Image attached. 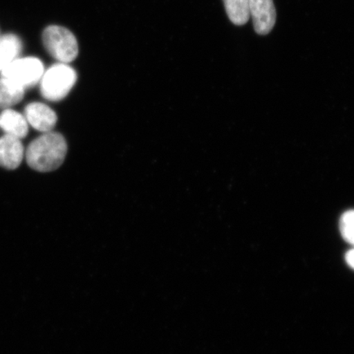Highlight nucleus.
<instances>
[{
    "label": "nucleus",
    "instance_id": "f8f14e48",
    "mask_svg": "<svg viewBox=\"0 0 354 354\" xmlns=\"http://www.w3.org/2000/svg\"><path fill=\"white\" fill-rule=\"evenodd\" d=\"M340 229L345 240L354 245V210L348 211L342 216Z\"/></svg>",
    "mask_w": 354,
    "mask_h": 354
},
{
    "label": "nucleus",
    "instance_id": "9b49d317",
    "mask_svg": "<svg viewBox=\"0 0 354 354\" xmlns=\"http://www.w3.org/2000/svg\"><path fill=\"white\" fill-rule=\"evenodd\" d=\"M227 16L234 25L242 26L250 19V0H223Z\"/></svg>",
    "mask_w": 354,
    "mask_h": 354
},
{
    "label": "nucleus",
    "instance_id": "39448f33",
    "mask_svg": "<svg viewBox=\"0 0 354 354\" xmlns=\"http://www.w3.org/2000/svg\"><path fill=\"white\" fill-rule=\"evenodd\" d=\"M250 13L257 33L268 35L272 32L277 19L273 0H250Z\"/></svg>",
    "mask_w": 354,
    "mask_h": 354
},
{
    "label": "nucleus",
    "instance_id": "9d476101",
    "mask_svg": "<svg viewBox=\"0 0 354 354\" xmlns=\"http://www.w3.org/2000/svg\"><path fill=\"white\" fill-rule=\"evenodd\" d=\"M25 88L10 80L0 79V109H8L24 99Z\"/></svg>",
    "mask_w": 354,
    "mask_h": 354
},
{
    "label": "nucleus",
    "instance_id": "f257e3e1",
    "mask_svg": "<svg viewBox=\"0 0 354 354\" xmlns=\"http://www.w3.org/2000/svg\"><path fill=\"white\" fill-rule=\"evenodd\" d=\"M66 151L68 145L63 136L57 132H46L30 144L26 150V161L35 171H52L63 165Z\"/></svg>",
    "mask_w": 354,
    "mask_h": 354
},
{
    "label": "nucleus",
    "instance_id": "ddd939ff",
    "mask_svg": "<svg viewBox=\"0 0 354 354\" xmlns=\"http://www.w3.org/2000/svg\"><path fill=\"white\" fill-rule=\"evenodd\" d=\"M347 263L354 269V249L349 251L346 256Z\"/></svg>",
    "mask_w": 354,
    "mask_h": 354
},
{
    "label": "nucleus",
    "instance_id": "0eeeda50",
    "mask_svg": "<svg viewBox=\"0 0 354 354\" xmlns=\"http://www.w3.org/2000/svg\"><path fill=\"white\" fill-rule=\"evenodd\" d=\"M24 148L19 138L6 134L0 138V166L16 169L24 158Z\"/></svg>",
    "mask_w": 354,
    "mask_h": 354
},
{
    "label": "nucleus",
    "instance_id": "7ed1b4c3",
    "mask_svg": "<svg viewBox=\"0 0 354 354\" xmlns=\"http://www.w3.org/2000/svg\"><path fill=\"white\" fill-rule=\"evenodd\" d=\"M43 43L46 50L59 63L69 64L77 59L78 43L68 29L60 26H50L44 30Z\"/></svg>",
    "mask_w": 354,
    "mask_h": 354
},
{
    "label": "nucleus",
    "instance_id": "20e7f679",
    "mask_svg": "<svg viewBox=\"0 0 354 354\" xmlns=\"http://www.w3.org/2000/svg\"><path fill=\"white\" fill-rule=\"evenodd\" d=\"M2 77L24 88L34 86L41 81L44 73L42 62L35 57L16 59L2 71Z\"/></svg>",
    "mask_w": 354,
    "mask_h": 354
},
{
    "label": "nucleus",
    "instance_id": "423d86ee",
    "mask_svg": "<svg viewBox=\"0 0 354 354\" xmlns=\"http://www.w3.org/2000/svg\"><path fill=\"white\" fill-rule=\"evenodd\" d=\"M25 118L35 130L44 133L51 131L57 121L55 111L42 103H32L26 106Z\"/></svg>",
    "mask_w": 354,
    "mask_h": 354
},
{
    "label": "nucleus",
    "instance_id": "f03ea898",
    "mask_svg": "<svg viewBox=\"0 0 354 354\" xmlns=\"http://www.w3.org/2000/svg\"><path fill=\"white\" fill-rule=\"evenodd\" d=\"M77 74L68 64L59 63L44 72L41 80V91L44 99L59 101L65 98L76 84Z\"/></svg>",
    "mask_w": 354,
    "mask_h": 354
},
{
    "label": "nucleus",
    "instance_id": "6e6552de",
    "mask_svg": "<svg viewBox=\"0 0 354 354\" xmlns=\"http://www.w3.org/2000/svg\"><path fill=\"white\" fill-rule=\"evenodd\" d=\"M0 127L6 134L19 139L28 134V122L25 116L12 109H7L0 114Z\"/></svg>",
    "mask_w": 354,
    "mask_h": 354
},
{
    "label": "nucleus",
    "instance_id": "1a4fd4ad",
    "mask_svg": "<svg viewBox=\"0 0 354 354\" xmlns=\"http://www.w3.org/2000/svg\"><path fill=\"white\" fill-rule=\"evenodd\" d=\"M21 50V42L17 35L8 34L0 37V72L17 59Z\"/></svg>",
    "mask_w": 354,
    "mask_h": 354
}]
</instances>
